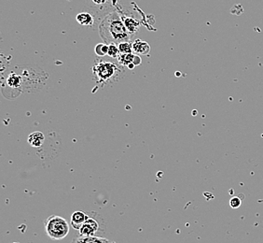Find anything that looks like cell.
Returning a JSON list of instances; mask_svg holds the SVG:
<instances>
[{"mask_svg": "<svg viewBox=\"0 0 263 243\" xmlns=\"http://www.w3.org/2000/svg\"><path fill=\"white\" fill-rule=\"evenodd\" d=\"M99 33L105 43L120 44L130 42L131 34L127 30L123 18L117 11L110 12L102 20L99 25Z\"/></svg>", "mask_w": 263, "mask_h": 243, "instance_id": "cell-1", "label": "cell"}, {"mask_svg": "<svg viewBox=\"0 0 263 243\" xmlns=\"http://www.w3.org/2000/svg\"><path fill=\"white\" fill-rule=\"evenodd\" d=\"M45 232L49 239L53 241H61L65 239L69 233V224L66 219L51 215L47 218L44 223Z\"/></svg>", "mask_w": 263, "mask_h": 243, "instance_id": "cell-2", "label": "cell"}, {"mask_svg": "<svg viewBox=\"0 0 263 243\" xmlns=\"http://www.w3.org/2000/svg\"><path fill=\"white\" fill-rule=\"evenodd\" d=\"M92 73L96 77L97 83H107L120 73V69L114 63L104 62L98 59L92 67Z\"/></svg>", "mask_w": 263, "mask_h": 243, "instance_id": "cell-3", "label": "cell"}, {"mask_svg": "<svg viewBox=\"0 0 263 243\" xmlns=\"http://www.w3.org/2000/svg\"><path fill=\"white\" fill-rule=\"evenodd\" d=\"M90 13L95 17L94 14L107 15L110 12H113V7L117 5L118 0H89Z\"/></svg>", "mask_w": 263, "mask_h": 243, "instance_id": "cell-4", "label": "cell"}, {"mask_svg": "<svg viewBox=\"0 0 263 243\" xmlns=\"http://www.w3.org/2000/svg\"><path fill=\"white\" fill-rule=\"evenodd\" d=\"M99 223L97 220H95L92 217H89L88 220L84 223L83 227L79 230V235L84 236V237H92L96 236L99 231Z\"/></svg>", "mask_w": 263, "mask_h": 243, "instance_id": "cell-5", "label": "cell"}, {"mask_svg": "<svg viewBox=\"0 0 263 243\" xmlns=\"http://www.w3.org/2000/svg\"><path fill=\"white\" fill-rule=\"evenodd\" d=\"M89 217H90L89 215H87L85 212H83L82 210L75 211L74 213L71 215L70 225L76 230H80L81 227H83L84 223L88 220Z\"/></svg>", "mask_w": 263, "mask_h": 243, "instance_id": "cell-6", "label": "cell"}, {"mask_svg": "<svg viewBox=\"0 0 263 243\" xmlns=\"http://www.w3.org/2000/svg\"><path fill=\"white\" fill-rule=\"evenodd\" d=\"M71 243H113L107 239L98 236L92 237H84V236L78 235L73 238Z\"/></svg>", "mask_w": 263, "mask_h": 243, "instance_id": "cell-7", "label": "cell"}, {"mask_svg": "<svg viewBox=\"0 0 263 243\" xmlns=\"http://www.w3.org/2000/svg\"><path fill=\"white\" fill-rule=\"evenodd\" d=\"M132 50H133V52L137 54L147 55L150 50V46L148 42L141 41V40H136L135 42H132Z\"/></svg>", "mask_w": 263, "mask_h": 243, "instance_id": "cell-8", "label": "cell"}, {"mask_svg": "<svg viewBox=\"0 0 263 243\" xmlns=\"http://www.w3.org/2000/svg\"><path fill=\"white\" fill-rule=\"evenodd\" d=\"M122 18L124 20L127 30L129 31V33L131 34V36L138 32L140 27V23L138 21L129 16L122 17Z\"/></svg>", "mask_w": 263, "mask_h": 243, "instance_id": "cell-9", "label": "cell"}, {"mask_svg": "<svg viewBox=\"0 0 263 243\" xmlns=\"http://www.w3.org/2000/svg\"><path fill=\"white\" fill-rule=\"evenodd\" d=\"M76 20L80 25H85V26L90 25L91 26L94 24L95 17L93 16L90 12H82V13H79L77 15Z\"/></svg>", "mask_w": 263, "mask_h": 243, "instance_id": "cell-10", "label": "cell"}, {"mask_svg": "<svg viewBox=\"0 0 263 243\" xmlns=\"http://www.w3.org/2000/svg\"><path fill=\"white\" fill-rule=\"evenodd\" d=\"M45 141V137L42 132H34L28 136L27 142L32 147H41Z\"/></svg>", "mask_w": 263, "mask_h": 243, "instance_id": "cell-11", "label": "cell"}, {"mask_svg": "<svg viewBox=\"0 0 263 243\" xmlns=\"http://www.w3.org/2000/svg\"><path fill=\"white\" fill-rule=\"evenodd\" d=\"M133 58H134L133 53H121L117 59L123 67H128L131 64H132Z\"/></svg>", "mask_w": 263, "mask_h": 243, "instance_id": "cell-12", "label": "cell"}, {"mask_svg": "<svg viewBox=\"0 0 263 243\" xmlns=\"http://www.w3.org/2000/svg\"><path fill=\"white\" fill-rule=\"evenodd\" d=\"M120 54H121V52H120V50H119L118 44H116V43L108 44V52H107V55L109 57H111V58H118Z\"/></svg>", "mask_w": 263, "mask_h": 243, "instance_id": "cell-13", "label": "cell"}, {"mask_svg": "<svg viewBox=\"0 0 263 243\" xmlns=\"http://www.w3.org/2000/svg\"><path fill=\"white\" fill-rule=\"evenodd\" d=\"M121 53H132V43L130 42H121L118 44Z\"/></svg>", "mask_w": 263, "mask_h": 243, "instance_id": "cell-14", "label": "cell"}, {"mask_svg": "<svg viewBox=\"0 0 263 243\" xmlns=\"http://www.w3.org/2000/svg\"><path fill=\"white\" fill-rule=\"evenodd\" d=\"M95 53L96 55L98 56H105L107 55V52H108V45L107 43H99L96 46H95Z\"/></svg>", "mask_w": 263, "mask_h": 243, "instance_id": "cell-15", "label": "cell"}, {"mask_svg": "<svg viewBox=\"0 0 263 243\" xmlns=\"http://www.w3.org/2000/svg\"><path fill=\"white\" fill-rule=\"evenodd\" d=\"M8 84L11 87H18L21 84V78L15 74H11L8 77Z\"/></svg>", "mask_w": 263, "mask_h": 243, "instance_id": "cell-16", "label": "cell"}, {"mask_svg": "<svg viewBox=\"0 0 263 243\" xmlns=\"http://www.w3.org/2000/svg\"><path fill=\"white\" fill-rule=\"evenodd\" d=\"M241 205H242V200L237 196H233L230 198V206L232 209H238Z\"/></svg>", "mask_w": 263, "mask_h": 243, "instance_id": "cell-17", "label": "cell"}, {"mask_svg": "<svg viewBox=\"0 0 263 243\" xmlns=\"http://www.w3.org/2000/svg\"><path fill=\"white\" fill-rule=\"evenodd\" d=\"M141 62H142V60H141V58H140L139 56L134 54V58H133V61H132V64H133V65L136 67V66H138V65L141 64Z\"/></svg>", "mask_w": 263, "mask_h": 243, "instance_id": "cell-18", "label": "cell"}]
</instances>
